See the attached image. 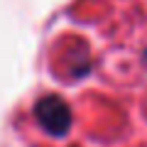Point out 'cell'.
<instances>
[{
    "label": "cell",
    "instance_id": "cell-1",
    "mask_svg": "<svg viewBox=\"0 0 147 147\" xmlns=\"http://www.w3.org/2000/svg\"><path fill=\"white\" fill-rule=\"evenodd\" d=\"M34 118L54 137H64L71 127V108L59 96H42L34 103Z\"/></svg>",
    "mask_w": 147,
    "mask_h": 147
}]
</instances>
